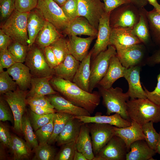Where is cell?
Returning a JSON list of instances; mask_svg holds the SVG:
<instances>
[{
	"label": "cell",
	"instance_id": "1",
	"mask_svg": "<svg viewBox=\"0 0 160 160\" xmlns=\"http://www.w3.org/2000/svg\"><path fill=\"white\" fill-rule=\"evenodd\" d=\"M49 81L56 91L74 105L85 109L90 114L93 113L100 104L101 96L98 92H87L72 81L55 76Z\"/></svg>",
	"mask_w": 160,
	"mask_h": 160
},
{
	"label": "cell",
	"instance_id": "2",
	"mask_svg": "<svg viewBox=\"0 0 160 160\" xmlns=\"http://www.w3.org/2000/svg\"><path fill=\"white\" fill-rule=\"evenodd\" d=\"M127 106L131 121L142 126L151 121H160V107L148 98L130 99L127 102Z\"/></svg>",
	"mask_w": 160,
	"mask_h": 160
},
{
	"label": "cell",
	"instance_id": "3",
	"mask_svg": "<svg viewBox=\"0 0 160 160\" xmlns=\"http://www.w3.org/2000/svg\"><path fill=\"white\" fill-rule=\"evenodd\" d=\"M97 87L103 98V104L106 108V115L117 113L124 119L131 121L127 111V102L130 98L127 92H123L119 87L108 89Z\"/></svg>",
	"mask_w": 160,
	"mask_h": 160
},
{
	"label": "cell",
	"instance_id": "4",
	"mask_svg": "<svg viewBox=\"0 0 160 160\" xmlns=\"http://www.w3.org/2000/svg\"><path fill=\"white\" fill-rule=\"evenodd\" d=\"M29 12H21L16 9L1 25V29L13 40L28 45L27 30Z\"/></svg>",
	"mask_w": 160,
	"mask_h": 160
},
{
	"label": "cell",
	"instance_id": "5",
	"mask_svg": "<svg viewBox=\"0 0 160 160\" xmlns=\"http://www.w3.org/2000/svg\"><path fill=\"white\" fill-rule=\"evenodd\" d=\"M25 63L33 77L51 79L54 76V69L48 64L44 49L34 43L28 47Z\"/></svg>",
	"mask_w": 160,
	"mask_h": 160
},
{
	"label": "cell",
	"instance_id": "6",
	"mask_svg": "<svg viewBox=\"0 0 160 160\" xmlns=\"http://www.w3.org/2000/svg\"><path fill=\"white\" fill-rule=\"evenodd\" d=\"M140 17L139 8L131 2L122 4L110 14L111 28H133Z\"/></svg>",
	"mask_w": 160,
	"mask_h": 160
},
{
	"label": "cell",
	"instance_id": "7",
	"mask_svg": "<svg viewBox=\"0 0 160 160\" xmlns=\"http://www.w3.org/2000/svg\"><path fill=\"white\" fill-rule=\"evenodd\" d=\"M116 48L109 45L107 49L100 53L94 59L90 66V76L89 79V92L97 87L98 84L106 73L110 60L116 55Z\"/></svg>",
	"mask_w": 160,
	"mask_h": 160
},
{
	"label": "cell",
	"instance_id": "8",
	"mask_svg": "<svg viewBox=\"0 0 160 160\" xmlns=\"http://www.w3.org/2000/svg\"><path fill=\"white\" fill-rule=\"evenodd\" d=\"M36 8L45 20L60 32L63 31L70 22L61 7L53 0H38Z\"/></svg>",
	"mask_w": 160,
	"mask_h": 160
},
{
	"label": "cell",
	"instance_id": "9",
	"mask_svg": "<svg viewBox=\"0 0 160 160\" xmlns=\"http://www.w3.org/2000/svg\"><path fill=\"white\" fill-rule=\"evenodd\" d=\"M27 91H24L18 87L16 90L7 92L3 97L7 102L14 117V130L18 133H22V122L27 104Z\"/></svg>",
	"mask_w": 160,
	"mask_h": 160
},
{
	"label": "cell",
	"instance_id": "10",
	"mask_svg": "<svg viewBox=\"0 0 160 160\" xmlns=\"http://www.w3.org/2000/svg\"><path fill=\"white\" fill-rule=\"evenodd\" d=\"M128 152L126 144L123 140L114 135L95 156L93 160H125Z\"/></svg>",
	"mask_w": 160,
	"mask_h": 160
},
{
	"label": "cell",
	"instance_id": "11",
	"mask_svg": "<svg viewBox=\"0 0 160 160\" xmlns=\"http://www.w3.org/2000/svg\"><path fill=\"white\" fill-rule=\"evenodd\" d=\"M78 16L86 18L98 30L99 20L105 12L101 0H77Z\"/></svg>",
	"mask_w": 160,
	"mask_h": 160
},
{
	"label": "cell",
	"instance_id": "12",
	"mask_svg": "<svg viewBox=\"0 0 160 160\" xmlns=\"http://www.w3.org/2000/svg\"><path fill=\"white\" fill-rule=\"evenodd\" d=\"M88 125L95 156L114 135V126L106 124L91 123Z\"/></svg>",
	"mask_w": 160,
	"mask_h": 160
},
{
	"label": "cell",
	"instance_id": "13",
	"mask_svg": "<svg viewBox=\"0 0 160 160\" xmlns=\"http://www.w3.org/2000/svg\"><path fill=\"white\" fill-rule=\"evenodd\" d=\"M110 14L104 13L99 20L98 33L95 43L91 50L94 59L100 53L106 50L109 45L111 28L110 24Z\"/></svg>",
	"mask_w": 160,
	"mask_h": 160
},
{
	"label": "cell",
	"instance_id": "14",
	"mask_svg": "<svg viewBox=\"0 0 160 160\" xmlns=\"http://www.w3.org/2000/svg\"><path fill=\"white\" fill-rule=\"evenodd\" d=\"M116 55L122 65L126 68L140 65L144 57V46L143 43L116 49Z\"/></svg>",
	"mask_w": 160,
	"mask_h": 160
},
{
	"label": "cell",
	"instance_id": "15",
	"mask_svg": "<svg viewBox=\"0 0 160 160\" xmlns=\"http://www.w3.org/2000/svg\"><path fill=\"white\" fill-rule=\"evenodd\" d=\"M132 28H111L110 45L113 46L117 49L142 43L133 32Z\"/></svg>",
	"mask_w": 160,
	"mask_h": 160
},
{
	"label": "cell",
	"instance_id": "16",
	"mask_svg": "<svg viewBox=\"0 0 160 160\" xmlns=\"http://www.w3.org/2000/svg\"><path fill=\"white\" fill-rule=\"evenodd\" d=\"M47 97L57 112L65 113L73 116H91L87 110L74 105L58 93Z\"/></svg>",
	"mask_w": 160,
	"mask_h": 160
},
{
	"label": "cell",
	"instance_id": "17",
	"mask_svg": "<svg viewBox=\"0 0 160 160\" xmlns=\"http://www.w3.org/2000/svg\"><path fill=\"white\" fill-rule=\"evenodd\" d=\"M140 65H136L127 68L125 71L124 77L128 84L127 92L130 99L147 98L140 83Z\"/></svg>",
	"mask_w": 160,
	"mask_h": 160
},
{
	"label": "cell",
	"instance_id": "18",
	"mask_svg": "<svg viewBox=\"0 0 160 160\" xmlns=\"http://www.w3.org/2000/svg\"><path fill=\"white\" fill-rule=\"evenodd\" d=\"M67 40L68 48L70 54L78 61L81 62L88 53L91 44L96 36L86 38L75 36H68Z\"/></svg>",
	"mask_w": 160,
	"mask_h": 160
},
{
	"label": "cell",
	"instance_id": "19",
	"mask_svg": "<svg viewBox=\"0 0 160 160\" xmlns=\"http://www.w3.org/2000/svg\"><path fill=\"white\" fill-rule=\"evenodd\" d=\"M63 32L68 36L84 35L97 37L98 30L86 18L78 16L70 21Z\"/></svg>",
	"mask_w": 160,
	"mask_h": 160
},
{
	"label": "cell",
	"instance_id": "20",
	"mask_svg": "<svg viewBox=\"0 0 160 160\" xmlns=\"http://www.w3.org/2000/svg\"><path fill=\"white\" fill-rule=\"evenodd\" d=\"M6 71L20 89L27 91L31 87L32 76L29 68L25 64L16 62Z\"/></svg>",
	"mask_w": 160,
	"mask_h": 160
},
{
	"label": "cell",
	"instance_id": "21",
	"mask_svg": "<svg viewBox=\"0 0 160 160\" xmlns=\"http://www.w3.org/2000/svg\"><path fill=\"white\" fill-rule=\"evenodd\" d=\"M98 112L94 116H74L84 124L96 123L106 124L119 128L125 127L131 125V121L124 119L118 113L113 115H102Z\"/></svg>",
	"mask_w": 160,
	"mask_h": 160
},
{
	"label": "cell",
	"instance_id": "22",
	"mask_svg": "<svg viewBox=\"0 0 160 160\" xmlns=\"http://www.w3.org/2000/svg\"><path fill=\"white\" fill-rule=\"evenodd\" d=\"M129 126L119 128L114 126V135L118 136L124 141L129 152L132 143L139 140H145V137L143 133L142 126L135 121L131 120Z\"/></svg>",
	"mask_w": 160,
	"mask_h": 160
},
{
	"label": "cell",
	"instance_id": "23",
	"mask_svg": "<svg viewBox=\"0 0 160 160\" xmlns=\"http://www.w3.org/2000/svg\"><path fill=\"white\" fill-rule=\"evenodd\" d=\"M127 68L122 65L116 55L113 56L110 60L106 73L100 81L97 87L105 89L112 87L116 81L124 77Z\"/></svg>",
	"mask_w": 160,
	"mask_h": 160
},
{
	"label": "cell",
	"instance_id": "24",
	"mask_svg": "<svg viewBox=\"0 0 160 160\" xmlns=\"http://www.w3.org/2000/svg\"><path fill=\"white\" fill-rule=\"evenodd\" d=\"M83 123L73 116L67 122L56 137L55 142L58 146L75 141L79 134Z\"/></svg>",
	"mask_w": 160,
	"mask_h": 160
},
{
	"label": "cell",
	"instance_id": "25",
	"mask_svg": "<svg viewBox=\"0 0 160 160\" xmlns=\"http://www.w3.org/2000/svg\"><path fill=\"white\" fill-rule=\"evenodd\" d=\"M46 21L36 8L29 12L27 24L28 47L34 44L38 33L43 27Z\"/></svg>",
	"mask_w": 160,
	"mask_h": 160
},
{
	"label": "cell",
	"instance_id": "26",
	"mask_svg": "<svg viewBox=\"0 0 160 160\" xmlns=\"http://www.w3.org/2000/svg\"><path fill=\"white\" fill-rule=\"evenodd\" d=\"M92 54L91 50L80 62L72 81L81 89L89 92Z\"/></svg>",
	"mask_w": 160,
	"mask_h": 160
},
{
	"label": "cell",
	"instance_id": "27",
	"mask_svg": "<svg viewBox=\"0 0 160 160\" xmlns=\"http://www.w3.org/2000/svg\"><path fill=\"white\" fill-rule=\"evenodd\" d=\"M156 153L149 146L145 140H139L131 144L126 160H154L153 157Z\"/></svg>",
	"mask_w": 160,
	"mask_h": 160
},
{
	"label": "cell",
	"instance_id": "28",
	"mask_svg": "<svg viewBox=\"0 0 160 160\" xmlns=\"http://www.w3.org/2000/svg\"><path fill=\"white\" fill-rule=\"evenodd\" d=\"M80 62L68 54L64 60L54 68V76L72 82Z\"/></svg>",
	"mask_w": 160,
	"mask_h": 160
},
{
	"label": "cell",
	"instance_id": "29",
	"mask_svg": "<svg viewBox=\"0 0 160 160\" xmlns=\"http://www.w3.org/2000/svg\"><path fill=\"white\" fill-rule=\"evenodd\" d=\"M62 36L61 32L53 25L46 21L38 33L34 43L44 49Z\"/></svg>",
	"mask_w": 160,
	"mask_h": 160
},
{
	"label": "cell",
	"instance_id": "30",
	"mask_svg": "<svg viewBox=\"0 0 160 160\" xmlns=\"http://www.w3.org/2000/svg\"><path fill=\"white\" fill-rule=\"evenodd\" d=\"M90 134L88 125L83 123L76 140V149L78 151L82 153L87 160H93L95 156Z\"/></svg>",
	"mask_w": 160,
	"mask_h": 160
},
{
	"label": "cell",
	"instance_id": "31",
	"mask_svg": "<svg viewBox=\"0 0 160 160\" xmlns=\"http://www.w3.org/2000/svg\"><path fill=\"white\" fill-rule=\"evenodd\" d=\"M50 78L32 77L30 90L27 93V98L44 96L58 93L49 83Z\"/></svg>",
	"mask_w": 160,
	"mask_h": 160
},
{
	"label": "cell",
	"instance_id": "32",
	"mask_svg": "<svg viewBox=\"0 0 160 160\" xmlns=\"http://www.w3.org/2000/svg\"><path fill=\"white\" fill-rule=\"evenodd\" d=\"M140 17L138 22L132 28L133 32L141 43L147 44L151 36L147 17V11L144 7L139 8Z\"/></svg>",
	"mask_w": 160,
	"mask_h": 160
},
{
	"label": "cell",
	"instance_id": "33",
	"mask_svg": "<svg viewBox=\"0 0 160 160\" xmlns=\"http://www.w3.org/2000/svg\"><path fill=\"white\" fill-rule=\"evenodd\" d=\"M9 148L14 160L28 159L31 152L26 142L15 135H12L11 143Z\"/></svg>",
	"mask_w": 160,
	"mask_h": 160
},
{
	"label": "cell",
	"instance_id": "34",
	"mask_svg": "<svg viewBox=\"0 0 160 160\" xmlns=\"http://www.w3.org/2000/svg\"><path fill=\"white\" fill-rule=\"evenodd\" d=\"M29 116L23 115L22 122V129L27 145L31 151L34 152L39 145L36 135L34 134Z\"/></svg>",
	"mask_w": 160,
	"mask_h": 160
},
{
	"label": "cell",
	"instance_id": "35",
	"mask_svg": "<svg viewBox=\"0 0 160 160\" xmlns=\"http://www.w3.org/2000/svg\"><path fill=\"white\" fill-rule=\"evenodd\" d=\"M147 17L151 36L155 44L160 47V13L153 8L147 11Z\"/></svg>",
	"mask_w": 160,
	"mask_h": 160
},
{
	"label": "cell",
	"instance_id": "36",
	"mask_svg": "<svg viewBox=\"0 0 160 160\" xmlns=\"http://www.w3.org/2000/svg\"><path fill=\"white\" fill-rule=\"evenodd\" d=\"M73 116L64 112L54 113L53 118L54 129L52 134L48 143L52 144L55 142V139L69 120Z\"/></svg>",
	"mask_w": 160,
	"mask_h": 160
},
{
	"label": "cell",
	"instance_id": "37",
	"mask_svg": "<svg viewBox=\"0 0 160 160\" xmlns=\"http://www.w3.org/2000/svg\"><path fill=\"white\" fill-rule=\"evenodd\" d=\"M34 152L33 160H55L56 155V149L48 143L39 144Z\"/></svg>",
	"mask_w": 160,
	"mask_h": 160
},
{
	"label": "cell",
	"instance_id": "38",
	"mask_svg": "<svg viewBox=\"0 0 160 160\" xmlns=\"http://www.w3.org/2000/svg\"><path fill=\"white\" fill-rule=\"evenodd\" d=\"M28 47L12 40L7 49L14 57L16 62L23 63L25 61Z\"/></svg>",
	"mask_w": 160,
	"mask_h": 160
},
{
	"label": "cell",
	"instance_id": "39",
	"mask_svg": "<svg viewBox=\"0 0 160 160\" xmlns=\"http://www.w3.org/2000/svg\"><path fill=\"white\" fill-rule=\"evenodd\" d=\"M153 123V121H151L143 125L142 127L143 133L145 137V140L151 148L155 151L159 134L154 129Z\"/></svg>",
	"mask_w": 160,
	"mask_h": 160
},
{
	"label": "cell",
	"instance_id": "40",
	"mask_svg": "<svg viewBox=\"0 0 160 160\" xmlns=\"http://www.w3.org/2000/svg\"><path fill=\"white\" fill-rule=\"evenodd\" d=\"M49 46L55 54L59 64L62 62L69 54L67 40L63 36L52 43Z\"/></svg>",
	"mask_w": 160,
	"mask_h": 160
},
{
	"label": "cell",
	"instance_id": "41",
	"mask_svg": "<svg viewBox=\"0 0 160 160\" xmlns=\"http://www.w3.org/2000/svg\"><path fill=\"white\" fill-rule=\"evenodd\" d=\"M7 71L0 73V94L3 95L17 89L18 86L15 82Z\"/></svg>",
	"mask_w": 160,
	"mask_h": 160
},
{
	"label": "cell",
	"instance_id": "42",
	"mask_svg": "<svg viewBox=\"0 0 160 160\" xmlns=\"http://www.w3.org/2000/svg\"><path fill=\"white\" fill-rule=\"evenodd\" d=\"M54 114V113L39 115L31 110L30 112L29 117L33 129L36 131L48 123L53 118Z\"/></svg>",
	"mask_w": 160,
	"mask_h": 160
},
{
	"label": "cell",
	"instance_id": "43",
	"mask_svg": "<svg viewBox=\"0 0 160 160\" xmlns=\"http://www.w3.org/2000/svg\"><path fill=\"white\" fill-rule=\"evenodd\" d=\"M59 152L56 154L55 160H73L74 154L76 150V141L63 145Z\"/></svg>",
	"mask_w": 160,
	"mask_h": 160
},
{
	"label": "cell",
	"instance_id": "44",
	"mask_svg": "<svg viewBox=\"0 0 160 160\" xmlns=\"http://www.w3.org/2000/svg\"><path fill=\"white\" fill-rule=\"evenodd\" d=\"M53 118L47 124L36 131V134L39 144L48 143L53 131Z\"/></svg>",
	"mask_w": 160,
	"mask_h": 160
},
{
	"label": "cell",
	"instance_id": "45",
	"mask_svg": "<svg viewBox=\"0 0 160 160\" xmlns=\"http://www.w3.org/2000/svg\"><path fill=\"white\" fill-rule=\"evenodd\" d=\"M15 9V0H0L1 21L4 23Z\"/></svg>",
	"mask_w": 160,
	"mask_h": 160
},
{
	"label": "cell",
	"instance_id": "46",
	"mask_svg": "<svg viewBox=\"0 0 160 160\" xmlns=\"http://www.w3.org/2000/svg\"><path fill=\"white\" fill-rule=\"evenodd\" d=\"M61 7L70 21L78 17L77 0H68Z\"/></svg>",
	"mask_w": 160,
	"mask_h": 160
},
{
	"label": "cell",
	"instance_id": "47",
	"mask_svg": "<svg viewBox=\"0 0 160 160\" xmlns=\"http://www.w3.org/2000/svg\"><path fill=\"white\" fill-rule=\"evenodd\" d=\"M0 120L1 121H14L13 115L11 109L3 97H0Z\"/></svg>",
	"mask_w": 160,
	"mask_h": 160
},
{
	"label": "cell",
	"instance_id": "48",
	"mask_svg": "<svg viewBox=\"0 0 160 160\" xmlns=\"http://www.w3.org/2000/svg\"><path fill=\"white\" fill-rule=\"evenodd\" d=\"M38 0H15L16 9L21 12H30L36 8Z\"/></svg>",
	"mask_w": 160,
	"mask_h": 160
},
{
	"label": "cell",
	"instance_id": "49",
	"mask_svg": "<svg viewBox=\"0 0 160 160\" xmlns=\"http://www.w3.org/2000/svg\"><path fill=\"white\" fill-rule=\"evenodd\" d=\"M157 83L154 89L149 91L144 86V89L147 98L160 107V72L157 76Z\"/></svg>",
	"mask_w": 160,
	"mask_h": 160
},
{
	"label": "cell",
	"instance_id": "50",
	"mask_svg": "<svg viewBox=\"0 0 160 160\" xmlns=\"http://www.w3.org/2000/svg\"><path fill=\"white\" fill-rule=\"evenodd\" d=\"M16 63L13 57L7 49L0 50V64L7 69Z\"/></svg>",
	"mask_w": 160,
	"mask_h": 160
},
{
	"label": "cell",
	"instance_id": "51",
	"mask_svg": "<svg viewBox=\"0 0 160 160\" xmlns=\"http://www.w3.org/2000/svg\"><path fill=\"white\" fill-rule=\"evenodd\" d=\"M27 104L47 107L54 108L47 96H40L26 98Z\"/></svg>",
	"mask_w": 160,
	"mask_h": 160
},
{
	"label": "cell",
	"instance_id": "52",
	"mask_svg": "<svg viewBox=\"0 0 160 160\" xmlns=\"http://www.w3.org/2000/svg\"><path fill=\"white\" fill-rule=\"evenodd\" d=\"M12 140V135L8 127L2 122L0 123V140L4 146L9 148Z\"/></svg>",
	"mask_w": 160,
	"mask_h": 160
},
{
	"label": "cell",
	"instance_id": "53",
	"mask_svg": "<svg viewBox=\"0 0 160 160\" xmlns=\"http://www.w3.org/2000/svg\"><path fill=\"white\" fill-rule=\"evenodd\" d=\"M103 1L105 12L110 14L113 10L124 4L131 2L128 0H101Z\"/></svg>",
	"mask_w": 160,
	"mask_h": 160
},
{
	"label": "cell",
	"instance_id": "54",
	"mask_svg": "<svg viewBox=\"0 0 160 160\" xmlns=\"http://www.w3.org/2000/svg\"><path fill=\"white\" fill-rule=\"evenodd\" d=\"M44 51L48 64L51 68L54 69L59 64L55 54L49 46L45 47Z\"/></svg>",
	"mask_w": 160,
	"mask_h": 160
},
{
	"label": "cell",
	"instance_id": "55",
	"mask_svg": "<svg viewBox=\"0 0 160 160\" xmlns=\"http://www.w3.org/2000/svg\"><path fill=\"white\" fill-rule=\"evenodd\" d=\"M29 106L31 111L39 115L47 114L57 112L56 111L54 108L34 105Z\"/></svg>",
	"mask_w": 160,
	"mask_h": 160
},
{
	"label": "cell",
	"instance_id": "56",
	"mask_svg": "<svg viewBox=\"0 0 160 160\" xmlns=\"http://www.w3.org/2000/svg\"><path fill=\"white\" fill-rule=\"evenodd\" d=\"M13 40L9 36L0 30V50L7 49Z\"/></svg>",
	"mask_w": 160,
	"mask_h": 160
},
{
	"label": "cell",
	"instance_id": "57",
	"mask_svg": "<svg viewBox=\"0 0 160 160\" xmlns=\"http://www.w3.org/2000/svg\"><path fill=\"white\" fill-rule=\"evenodd\" d=\"M147 63L149 65L153 66L160 63V47L147 60Z\"/></svg>",
	"mask_w": 160,
	"mask_h": 160
},
{
	"label": "cell",
	"instance_id": "58",
	"mask_svg": "<svg viewBox=\"0 0 160 160\" xmlns=\"http://www.w3.org/2000/svg\"><path fill=\"white\" fill-rule=\"evenodd\" d=\"M138 8L144 7L148 4L147 0H128Z\"/></svg>",
	"mask_w": 160,
	"mask_h": 160
},
{
	"label": "cell",
	"instance_id": "59",
	"mask_svg": "<svg viewBox=\"0 0 160 160\" xmlns=\"http://www.w3.org/2000/svg\"><path fill=\"white\" fill-rule=\"evenodd\" d=\"M73 160H87L84 155L77 150L74 154Z\"/></svg>",
	"mask_w": 160,
	"mask_h": 160
},
{
	"label": "cell",
	"instance_id": "60",
	"mask_svg": "<svg viewBox=\"0 0 160 160\" xmlns=\"http://www.w3.org/2000/svg\"><path fill=\"white\" fill-rule=\"evenodd\" d=\"M148 2L153 6L158 12L160 13V4L158 2L157 0H147Z\"/></svg>",
	"mask_w": 160,
	"mask_h": 160
},
{
	"label": "cell",
	"instance_id": "61",
	"mask_svg": "<svg viewBox=\"0 0 160 160\" xmlns=\"http://www.w3.org/2000/svg\"><path fill=\"white\" fill-rule=\"evenodd\" d=\"M60 7L62 6L68 0H53Z\"/></svg>",
	"mask_w": 160,
	"mask_h": 160
},
{
	"label": "cell",
	"instance_id": "62",
	"mask_svg": "<svg viewBox=\"0 0 160 160\" xmlns=\"http://www.w3.org/2000/svg\"><path fill=\"white\" fill-rule=\"evenodd\" d=\"M159 133V138L155 151L156 153H159L160 155V132Z\"/></svg>",
	"mask_w": 160,
	"mask_h": 160
},
{
	"label": "cell",
	"instance_id": "63",
	"mask_svg": "<svg viewBox=\"0 0 160 160\" xmlns=\"http://www.w3.org/2000/svg\"><path fill=\"white\" fill-rule=\"evenodd\" d=\"M4 68L3 67L2 65L0 64V73L4 71Z\"/></svg>",
	"mask_w": 160,
	"mask_h": 160
}]
</instances>
